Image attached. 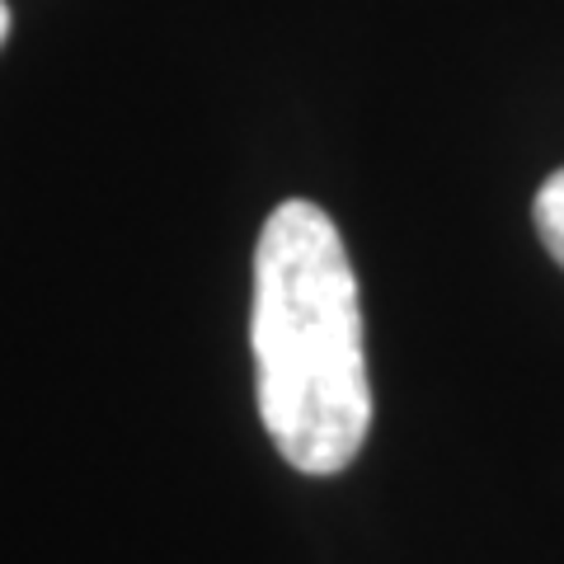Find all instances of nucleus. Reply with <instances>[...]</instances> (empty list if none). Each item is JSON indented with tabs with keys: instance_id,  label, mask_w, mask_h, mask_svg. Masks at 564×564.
Listing matches in <instances>:
<instances>
[{
	"instance_id": "obj_1",
	"label": "nucleus",
	"mask_w": 564,
	"mask_h": 564,
	"mask_svg": "<svg viewBox=\"0 0 564 564\" xmlns=\"http://www.w3.org/2000/svg\"><path fill=\"white\" fill-rule=\"evenodd\" d=\"M254 391L278 456L339 475L372 429L358 273L339 226L315 203L273 207L254 250Z\"/></svg>"
},
{
	"instance_id": "obj_3",
	"label": "nucleus",
	"mask_w": 564,
	"mask_h": 564,
	"mask_svg": "<svg viewBox=\"0 0 564 564\" xmlns=\"http://www.w3.org/2000/svg\"><path fill=\"white\" fill-rule=\"evenodd\" d=\"M6 39H10V6L0 0V47H6Z\"/></svg>"
},
{
	"instance_id": "obj_2",
	"label": "nucleus",
	"mask_w": 564,
	"mask_h": 564,
	"mask_svg": "<svg viewBox=\"0 0 564 564\" xmlns=\"http://www.w3.org/2000/svg\"><path fill=\"white\" fill-rule=\"evenodd\" d=\"M532 221H536V236L541 245L551 250V259L564 269V170H555L551 180L536 188V203H532Z\"/></svg>"
}]
</instances>
